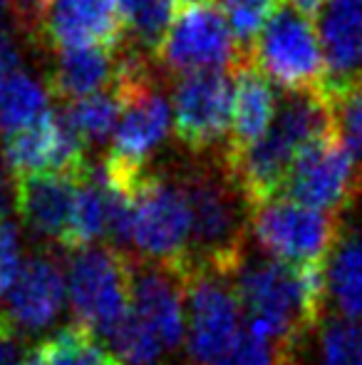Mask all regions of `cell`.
Masks as SVG:
<instances>
[{"label":"cell","mask_w":362,"mask_h":365,"mask_svg":"<svg viewBox=\"0 0 362 365\" xmlns=\"http://www.w3.org/2000/svg\"><path fill=\"white\" fill-rule=\"evenodd\" d=\"M278 8L280 0H218V10L226 18L228 28L241 48L256 43V38Z\"/></svg>","instance_id":"obj_27"},{"label":"cell","mask_w":362,"mask_h":365,"mask_svg":"<svg viewBox=\"0 0 362 365\" xmlns=\"http://www.w3.org/2000/svg\"><path fill=\"white\" fill-rule=\"evenodd\" d=\"M171 3H179L183 8H193V5H208V0H171Z\"/></svg>","instance_id":"obj_35"},{"label":"cell","mask_w":362,"mask_h":365,"mask_svg":"<svg viewBox=\"0 0 362 365\" xmlns=\"http://www.w3.org/2000/svg\"><path fill=\"white\" fill-rule=\"evenodd\" d=\"M107 236V209H105V197L102 189L97 184L92 169L82 177L78 189V199H75L73 219H70L68 234L63 239V249L82 251L90 246H97V241Z\"/></svg>","instance_id":"obj_22"},{"label":"cell","mask_w":362,"mask_h":365,"mask_svg":"<svg viewBox=\"0 0 362 365\" xmlns=\"http://www.w3.org/2000/svg\"><path fill=\"white\" fill-rule=\"evenodd\" d=\"M82 177L35 174L15 179V209L30 234L63 244Z\"/></svg>","instance_id":"obj_16"},{"label":"cell","mask_w":362,"mask_h":365,"mask_svg":"<svg viewBox=\"0 0 362 365\" xmlns=\"http://www.w3.org/2000/svg\"><path fill=\"white\" fill-rule=\"evenodd\" d=\"M13 204H15V182L10 184L8 167H5L3 159H0V221L8 219V212Z\"/></svg>","instance_id":"obj_32"},{"label":"cell","mask_w":362,"mask_h":365,"mask_svg":"<svg viewBox=\"0 0 362 365\" xmlns=\"http://www.w3.org/2000/svg\"><path fill=\"white\" fill-rule=\"evenodd\" d=\"M176 135L186 147H213L231 132L233 80L226 73L181 75L171 97Z\"/></svg>","instance_id":"obj_12"},{"label":"cell","mask_w":362,"mask_h":365,"mask_svg":"<svg viewBox=\"0 0 362 365\" xmlns=\"http://www.w3.org/2000/svg\"><path fill=\"white\" fill-rule=\"evenodd\" d=\"M117 75H119V60L115 48H102V45L65 48L55 60L50 87L58 97L75 102L107 92V85L115 87Z\"/></svg>","instance_id":"obj_19"},{"label":"cell","mask_w":362,"mask_h":365,"mask_svg":"<svg viewBox=\"0 0 362 365\" xmlns=\"http://www.w3.org/2000/svg\"><path fill=\"white\" fill-rule=\"evenodd\" d=\"M40 30L58 50L117 48L124 33L117 0H45Z\"/></svg>","instance_id":"obj_15"},{"label":"cell","mask_w":362,"mask_h":365,"mask_svg":"<svg viewBox=\"0 0 362 365\" xmlns=\"http://www.w3.org/2000/svg\"><path fill=\"white\" fill-rule=\"evenodd\" d=\"M0 159L8 172L15 174V179L35 177V174L82 177L90 172L85 142L55 110H50L35 125L5 137Z\"/></svg>","instance_id":"obj_11"},{"label":"cell","mask_w":362,"mask_h":365,"mask_svg":"<svg viewBox=\"0 0 362 365\" xmlns=\"http://www.w3.org/2000/svg\"><path fill=\"white\" fill-rule=\"evenodd\" d=\"M285 365H288V363H285Z\"/></svg>","instance_id":"obj_37"},{"label":"cell","mask_w":362,"mask_h":365,"mask_svg":"<svg viewBox=\"0 0 362 365\" xmlns=\"http://www.w3.org/2000/svg\"><path fill=\"white\" fill-rule=\"evenodd\" d=\"M179 182L191 214L188 266H208L231 274L248 234L241 192L228 174H213L208 169L186 172Z\"/></svg>","instance_id":"obj_3"},{"label":"cell","mask_w":362,"mask_h":365,"mask_svg":"<svg viewBox=\"0 0 362 365\" xmlns=\"http://www.w3.org/2000/svg\"><path fill=\"white\" fill-rule=\"evenodd\" d=\"M256 68L290 92H320L325 60L313 20L288 3H280L253 43Z\"/></svg>","instance_id":"obj_7"},{"label":"cell","mask_w":362,"mask_h":365,"mask_svg":"<svg viewBox=\"0 0 362 365\" xmlns=\"http://www.w3.org/2000/svg\"><path fill=\"white\" fill-rule=\"evenodd\" d=\"M186 348L193 365H206L228 351L241 336V303L231 274L188 266L183 279Z\"/></svg>","instance_id":"obj_8"},{"label":"cell","mask_w":362,"mask_h":365,"mask_svg":"<svg viewBox=\"0 0 362 365\" xmlns=\"http://www.w3.org/2000/svg\"><path fill=\"white\" fill-rule=\"evenodd\" d=\"M318 38L325 60L323 95L362 80V0H330Z\"/></svg>","instance_id":"obj_17"},{"label":"cell","mask_w":362,"mask_h":365,"mask_svg":"<svg viewBox=\"0 0 362 365\" xmlns=\"http://www.w3.org/2000/svg\"><path fill=\"white\" fill-rule=\"evenodd\" d=\"M132 246L142 261L188 269L191 214L179 179L144 174L132 197Z\"/></svg>","instance_id":"obj_5"},{"label":"cell","mask_w":362,"mask_h":365,"mask_svg":"<svg viewBox=\"0 0 362 365\" xmlns=\"http://www.w3.org/2000/svg\"><path fill=\"white\" fill-rule=\"evenodd\" d=\"M20 70V50L15 38L5 28H0V75Z\"/></svg>","instance_id":"obj_31"},{"label":"cell","mask_w":362,"mask_h":365,"mask_svg":"<svg viewBox=\"0 0 362 365\" xmlns=\"http://www.w3.org/2000/svg\"><path fill=\"white\" fill-rule=\"evenodd\" d=\"M231 281L241 313H246V331L273 346L283 358L323 321L303 293L298 266L251 254L243 246L231 269Z\"/></svg>","instance_id":"obj_2"},{"label":"cell","mask_w":362,"mask_h":365,"mask_svg":"<svg viewBox=\"0 0 362 365\" xmlns=\"http://www.w3.org/2000/svg\"><path fill=\"white\" fill-rule=\"evenodd\" d=\"M275 112H278V95L271 80L256 65L238 63L233 77V120L228 154L256 145L271 127Z\"/></svg>","instance_id":"obj_18"},{"label":"cell","mask_w":362,"mask_h":365,"mask_svg":"<svg viewBox=\"0 0 362 365\" xmlns=\"http://www.w3.org/2000/svg\"><path fill=\"white\" fill-rule=\"evenodd\" d=\"M330 0H288V5H293L298 13H303L305 18H320L323 15V10L328 8Z\"/></svg>","instance_id":"obj_33"},{"label":"cell","mask_w":362,"mask_h":365,"mask_svg":"<svg viewBox=\"0 0 362 365\" xmlns=\"http://www.w3.org/2000/svg\"><path fill=\"white\" fill-rule=\"evenodd\" d=\"M350 229H353L355 234L360 236V241H362V214H360V217H358V221H355V224H350Z\"/></svg>","instance_id":"obj_36"},{"label":"cell","mask_w":362,"mask_h":365,"mask_svg":"<svg viewBox=\"0 0 362 365\" xmlns=\"http://www.w3.org/2000/svg\"><path fill=\"white\" fill-rule=\"evenodd\" d=\"M310 336L315 338V353H310L315 365H362V323L328 313Z\"/></svg>","instance_id":"obj_24"},{"label":"cell","mask_w":362,"mask_h":365,"mask_svg":"<svg viewBox=\"0 0 362 365\" xmlns=\"http://www.w3.org/2000/svg\"><path fill=\"white\" fill-rule=\"evenodd\" d=\"M25 365H124L87 328L65 326L28 351Z\"/></svg>","instance_id":"obj_20"},{"label":"cell","mask_w":362,"mask_h":365,"mask_svg":"<svg viewBox=\"0 0 362 365\" xmlns=\"http://www.w3.org/2000/svg\"><path fill=\"white\" fill-rule=\"evenodd\" d=\"M156 55L171 73H226L238 60V43L221 10L193 5L174 15Z\"/></svg>","instance_id":"obj_9"},{"label":"cell","mask_w":362,"mask_h":365,"mask_svg":"<svg viewBox=\"0 0 362 365\" xmlns=\"http://www.w3.org/2000/svg\"><path fill=\"white\" fill-rule=\"evenodd\" d=\"M328 135H333L328 97L323 92H293L278 102L271 127L256 145L228 154V177L248 207H258L278 197L295 159Z\"/></svg>","instance_id":"obj_1"},{"label":"cell","mask_w":362,"mask_h":365,"mask_svg":"<svg viewBox=\"0 0 362 365\" xmlns=\"http://www.w3.org/2000/svg\"><path fill=\"white\" fill-rule=\"evenodd\" d=\"M358 187H362V169L335 135H328L295 159L278 197L333 214L353 199Z\"/></svg>","instance_id":"obj_10"},{"label":"cell","mask_w":362,"mask_h":365,"mask_svg":"<svg viewBox=\"0 0 362 365\" xmlns=\"http://www.w3.org/2000/svg\"><path fill=\"white\" fill-rule=\"evenodd\" d=\"M28 351L23 346L20 331L8 321L5 313H0V365H25Z\"/></svg>","instance_id":"obj_30"},{"label":"cell","mask_w":362,"mask_h":365,"mask_svg":"<svg viewBox=\"0 0 362 365\" xmlns=\"http://www.w3.org/2000/svg\"><path fill=\"white\" fill-rule=\"evenodd\" d=\"M206 365H285V358L273 346H268L261 338L251 336L243 328L241 336L236 338V343L223 356H218L216 361Z\"/></svg>","instance_id":"obj_28"},{"label":"cell","mask_w":362,"mask_h":365,"mask_svg":"<svg viewBox=\"0 0 362 365\" xmlns=\"http://www.w3.org/2000/svg\"><path fill=\"white\" fill-rule=\"evenodd\" d=\"M10 15V3L8 0H0V28H5V18Z\"/></svg>","instance_id":"obj_34"},{"label":"cell","mask_w":362,"mask_h":365,"mask_svg":"<svg viewBox=\"0 0 362 365\" xmlns=\"http://www.w3.org/2000/svg\"><path fill=\"white\" fill-rule=\"evenodd\" d=\"M330 102L333 135L362 169V80L325 95Z\"/></svg>","instance_id":"obj_26"},{"label":"cell","mask_w":362,"mask_h":365,"mask_svg":"<svg viewBox=\"0 0 362 365\" xmlns=\"http://www.w3.org/2000/svg\"><path fill=\"white\" fill-rule=\"evenodd\" d=\"M107 343L112 346V353L124 365H159L166 353L164 346L159 343V338L132 311L110 333Z\"/></svg>","instance_id":"obj_25"},{"label":"cell","mask_w":362,"mask_h":365,"mask_svg":"<svg viewBox=\"0 0 362 365\" xmlns=\"http://www.w3.org/2000/svg\"><path fill=\"white\" fill-rule=\"evenodd\" d=\"M122 115V97L117 87L100 95L85 97V100H75L65 107L63 117L73 132L80 140L87 142H105L115 135L117 122Z\"/></svg>","instance_id":"obj_23"},{"label":"cell","mask_w":362,"mask_h":365,"mask_svg":"<svg viewBox=\"0 0 362 365\" xmlns=\"http://www.w3.org/2000/svg\"><path fill=\"white\" fill-rule=\"evenodd\" d=\"M23 264V239L18 224L3 219L0 221V298H5V293L15 284Z\"/></svg>","instance_id":"obj_29"},{"label":"cell","mask_w":362,"mask_h":365,"mask_svg":"<svg viewBox=\"0 0 362 365\" xmlns=\"http://www.w3.org/2000/svg\"><path fill=\"white\" fill-rule=\"evenodd\" d=\"M65 286L75 323L107 341L129 313L132 259L124 251L100 244L73 251Z\"/></svg>","instance_id":"obj_4"},{"label":"cell","mask_w":362,"mask_h":365,"mask_svg":"<svg viewBox=\"0 0 362 365\" xmlns=\"http://www.w3.org/2000/svg\"><path fill=\"white\" fill-rule=\"evenodd\" d=\"M50 112V90L25 70L0 75V132L5 137L35 125Z\"/></svg>","instance_id":"obj_21"},{"label":"cell","mask_w":362,"mask_h":365,"mask_svg":"<svg viewBox=\"0 0 362 365\" xmlns=\"http://www.w3.org/2000/svg\"><path fill=\"white\" fill-rule=\"evenodd\" d=\"M248 231L266 256L288 266L325 264L340 234V219L303 207L288 197H273L251 207Z\"/></svg>","instance_id":"obj_6"},{"label":"cell","mask_w":362,"mask_h":365,"mask_svg":"<svg viewBox=\"0 0 362 365\" xmlns=\"http://www.w3.org/2000/svg\"><path fill=\"white\" fill-rule=\"evenodd\" d=\"M65 296L63 266L53 254L40 251L25 259L15 284L5 293V316L18 331L40 333L58 321Z\"/></svg>","instance_id":"obj_14"},{"label":"cell","mask_w":362,"mask_h":365,"mask_svg":"<svg viewBox=\"0 0 362 365\" xmlns=\"http://www.w3.org/2000/svg\"><path fill=\"white\" fill-rule=\"evenodd\" d=\"M183 279L186 271L151 261H132L129 311L159 338L166 353H174L186 336L183 311Z\"/></svg>","instance_id":"obj_13"}]
</instances>
